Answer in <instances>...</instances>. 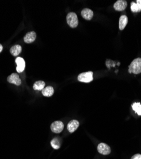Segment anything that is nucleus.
Returning a JSON list of instances; mask_svg holds the SVG:
<instances>
[{"label": "nucleus", "instance_id": "aec40b11", "mask_svg": "<svg viewBox=\"0 0 141 159\" xmlns=\"http://www.w3.org/2000/svg\"><path fill=\"white\" fill-rule=\"evenodd\" d=\"M137 3L140 7V8H141V0H137Z\"/></svg>", "mask_w": 141, "mask_h": 159}, {"label": "nucleus", "instance_id": "0eeeda50", "mask_svg": "<svg viewBox=\"0 0 141 159\" xmlns=\"http://www.w3.org/2000/svg\"><path fill=\"white\" fill-rule=\"evenodd\" d=\"M15 62L17 65V68H16L17 71L18 73L23 72L25 69V61L24 60V59L20 57H18L15 59Z\"/></svg>", "mask_w": 141, "mask_h": 159}, {"label": "nucleus", "instance_id": "f8f14e48", "mask_svg": "<svg viewBox=\"0 0 141 159\" xmlns=\"http://www.w3.org/2000/svg\"><path fill=\"white\" fill-rule=\"evenodd\" d=\"M11 54L14 56H17L22 52V47L19 45H15L12 46L10 50Z\"/></svg>", "mask_w": 141, "mask_h": 159}, {"label": "nucleus", "instance_id": "4468645a", "mask_svg": "<svg viewBox=\"0 0 141 159\" xmlns=\"http://www.w3.org/2000/svg\"><path fill=\"white\" fill-rule=\"evenodd\" d=\"M128 23V17L123 15L121 16L120 18V22H119V28L120 30H123L126 27V25Z\"/></svg>", "mask_w": 141, "mask_h": 159}, {"label": "nucleus", "instance_id": "9d476101", "mask_svg": "<svg viewBox=\"0 0 141 159\" xmlns=\"http://www.w3.org/2000/svg\"><path fill=\"white\" fill-rule=\"evenodd\" d=\"M82 16L86 20H91L94 16V12L89 8H84L82 11Z\"/></svg>", "mask_w": 141, "mask_h": 159}, {"label": "nucleus", "instance_id": "ddd939ff", "mask_svg": "<svg viewBox=\"0 0 141 159\" xmlns=\"http://www.w3.org/2000/svg\"><path fill=\"white\" fill-rule=\"evenodd\" d=\"M54 93V89L52 87L48 86L42 90V94L44 96L50 97Z\"/></svg>", "mask_w": 141, "mask_h": 159}, {"label": "nucleus", "instance_id": "1a4fd4ad", "mask_svg": "<svg viewBox=\"0 0 141 159\" xmlns=\"http://www.w3.org/2000/svg\"><path fill=\"white\" fill-rule=\"evenodd\" d=\"M36 38V34L34 31L28 33L24 38V40L26 43H31L35 41Z\"/></svg>", "mask_w": 141, "mask_h": 159}, {"label": "nucleus", "instance_id": "2eb2a0df", "mask_svg": "<svg viewBox=\"0 0 141 159\" xmlns=\"http://www.w3.org/2000/svg\"><path fill=\"white\" fill-rule=\"evenodd\" d=\"M45 87V83L43 81H37L33 85V89L36 90H42Z\"/></svg>", "mask_w": 141, "mask_h": 159}, {"label": "nucleus", "instance_id": "f3484780", "mask_svg": "<svg viewBox=\"0 0 141 159\" xmlns=\"http://www.w3.org/2000/svg\"><path fill=\"white\" fill-rule=\"evenodd\" d=\"M51 145L55 150H58L60 148V142L59 138H54L51 141Z\"/></svg>", "mask_w": 141, "mask_h": 159}, {"label": "nucleus", "instance_id": "412c9836", "mask_svg": "<svg viewBox=\"0 0 141 159\" xmlns=\"http://www.w3.org/2000/svg\"><path fill=\"white\" fill-rule=\"evenodd\" d=\"M3 50V46L2 44H0V53H1Z\"/></svg>", "mask_w": 141, "mask_h": 159}, {"label": "nucleus", "instance_id": "dca6fc26", "mask_svg": "<svg viewBox=\"0 0 141 159\" xmlns=\"http://www.w3.org/2000/svg\"><path fill=\"white\" fill-rule=\"evenodd\" d=\"M133 110L139 116L141 115V104L139 102H135L132 104Z\"/></svg>", "mask_w": 141, "mask_h": 159}, {"label": "nucleus", "instance_id": "f257e3e1", "mask_svg": "<svg viewBox=\"0 0 141 159\" xmlns=\"http://www.w3.org/2000/svg\"><path fill=\"white\" fill-rule=\"evenodd\" d=\"M129 72L135 75L141 73V58H137L131 62L129 67Z\"/></svg>", "mask_w": 141, "mask_h": 159}, {"label": "nucleus", "instance_id": "6e6552de", "mask_svg": "<svg viewBox=\"0 0 141 159\" xmlns=\"http://www.w3.org/2000/svg\"><path fill=\"white\" fill-rule=\"evenodd\" d=\"M127 7V3L125 0H118L114 4V8L117 11H123Z\"/></svg>", "mask_w": 141, "mask_h": 159}, {"label": "nucleus", "instance_id": "423d86ee", "mask_svg": "<svg viewBox=\"0 0 141 159\" xmlns=\"http://www.w3.org/2000/svg\"><path fill=\"white\" fill-rule=\"evenodd\" d=\"M7 81L10 83L15 84L16 85H20L22 82L19 76L16 73H12L7 78Z\"/></svg>", "mask_w": 141, "mask_h": 159}, {"label": "nucleus", "instance_id": "a211bd4d", "mask_svg": "<svg viewBox=\"0 0 141 159\" xmlns=\"http://www.w3.org/2000/svg\"><path fill=\"white\" fill-rule=\"evenodd\" d=\"M131 10L133 12H139L141 11V8L137 3L132 2L131 3Z\"/></svg>", "mask_w": 141, "mask_h": 159}, {"label": "nucleus", "instance_id": "7ed1b4c3", "mask_svg": "<svg viewBox=\"0 0 141 159\" xmlns=\"http://www.w3.org/2000/svg\"><path fill=\"white\" fill-rule=\"evenodd\" d=\"M78 81L84 83H89L93 80V72L88 71L82 73L78 76Z\"/></svg>", "mask_w": 141, "mask_h": 159}, {"label": "nucleus", "instance_id": "20e7f679", "mask_svg": "<svg viewBox=\"0 0 141 159\" xmlns=\"http://www.w3.org/2000/svg\"><path fill=\"white\" fill-rule=\"evenodd\" d=\"M97 150L99 153H100L102 155H109V154H110V153L111 152L109 146H108L107 144L103 143H100L98 145Z\"/></svg>", "mask_w": 141, "mask_h": 159}, {"label": "nucleus", "instance_id": "f03ea898", "mask_svg": "<svg viewBox=\"0 0 141 159\" xmlns=\"http://www.w3.org/2000/svg\"><path fill=\"white\" fill-rule=\"evenodd\" d=\"M67 22L72 28H75L78 25V19L74 12H69L66 17Z\"/></svg>", "mask_w": 141, "mask_h": 159}, {"label": "nucleus", "instance_id": "6ab92c4d", "mask_svg": "<svg viewBox=\"0 0 141 159\" xmlns=\"http://www.w3.org/2000/svg\"><path fill=\"white\" fill-rule=\"evenodd\" d=\"M131 159H141V155L140 154H135L131 158Z\"/></svg>", "mask_w": 141, "mask_h": 159}, {"label": "nucleus", "instance_id": "9b49d317", "mask_svg": "<svg viewBox=\"0 0 141 159\" xmlns=\"http://www.w3.org/2000/svg\"><path fill=\"white\" fill-rule=\"evenodd\" d=\"M79 125H80V123L78 120H73L70 121L68 124V129L69 132L73 133V132H74L78 128Z\"/></svg>", "mask_w": 141, "mask_h": 159}, {"label": "nucleus", "instance_id": "39448f33", "mask_svg": "<svg viewBox=\"0 0 141 159\" xmlns=\"http://www.w3.org/2000/svg\"><path fill=\"white\" fill-rule=\"evenodd\" d=\"M64 127V124L61 121H55L52 124L50 128L54 133L59 134L63 130Z\"/></svg>", "mask_w": 141, "mask_h": 159}]
</instances>
